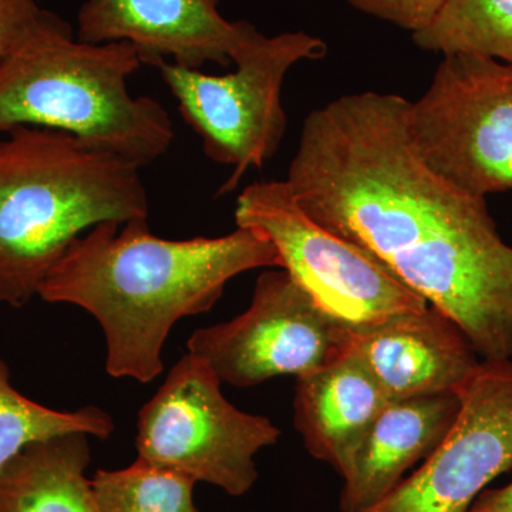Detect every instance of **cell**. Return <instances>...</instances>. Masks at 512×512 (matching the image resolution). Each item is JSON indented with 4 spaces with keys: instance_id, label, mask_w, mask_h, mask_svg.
Returning a JSON list of instances; mask_svg holds the SVG:
<instances>
[{
    "instance_id": "cell-14",
    "label": "cell",
    "mask_w": 512,
    "mask_h": 512,
    "mask_svg": "<svg viewBox=\"0 0 512 512\" xmlns=\"http://www.w3.org/2000/svg\"><path fill=\"white\" fill-rule=\"evenodd\" d=\"M389 402L363 360L348 349L322 369L296 377L293 424L311 456L343 477Z\"/></svg>"
},
{
    "instance_id": "cell-15",
    "label": "cell",
    "mask_w": 512,
    "mask_h": 512,
    "mask_svg": "<svg viewBox=\"0 0 512 512\" xmlns=\"http://www.w3.org/2000/svg\"><path fill=\"white\" fill-rule=\"evenodd\" d=\"M90 461L84 433L30 444L0 473V512H100L84 474Z\"/></svg>"
},
{
    "instance_id": "cell-10",
    "label": "cell",
    "mask_w": 512,
    "mask_h": 512,
    "mask_svg": "<svg viewBox=\"0 0 512 512\" xmlns=\"http://www.w3.org/2000/svg\"><path fill=\"white\" fill-rule=\"evenodd\" d=\"M460 413L423 466L363 512H470L512 468V362L483 360L460 390Z\"/></svg>"
},
{
    "instance_id": "cell-13",
    "label": "cell",
    "mask_w": 512,
    "mask_h": 512,
    "mask_svg": "<svg viewBox=\"0 0 512 512\" xmlns=\"http://www.w3.org/2000/svg\"><path fill=\"white\" fill-rule=\"evenodd\" d=\"M460 407L461 397L456 392L390 400L343 476L340 511L369 510L392 493L406 471L443 443Z\"/></svg>"
},
{
    "instance_id": "cell-12",
    "label": "cell",
    "mask_w": 512,
    "mask_h": 512,
    "mask_svg": "<svg viewBox=\"0 0 512 512\" xmlns=\"http://www.w3.org/2000/svg\"><path fill=\"white\" fill-rule=\"evenodd\" d=\"M348 349L363 360L389 400L458 393L481 363L463 329L430 305L375 325L350 326Z\"/></svg>"
},
{
    "instance_id": "cell-17",
    "label": "cell",
    "mask_w": 512,
    "mask_h": 512,
    "mask_svg": "<svg viewBox=\"0 0 512 512\" xmlns=\"http://www.w3.org/2000/svg\"><path fill=\"white\" fill-rule=\"evenodd\" d=\"M114 421L100 407L59 412L23 396L10 382V370L0 359V473L20 451L37 441L70 433L109 439Z\"/></svg>"
},
{
    "instance_id": "cell-2",
    "label": "cell",
    "mask_w": 512,
    "mask_h": 512,
    "mask_svg": "<svg viewBox=\"0 0 512 512\" xmlns=\"http://www.w3.org/2000/svg\"><path fill=\"white\" fill-rule=\"evenodd\" d=\"M258 268H279V256L254 229L171 241L151 234L148 220L106 221L74 239L39 296L99 322L111 377L150 383L175 323L211 311L232 278Z\"/></svg>"
},
{
    "instance_id": "cell-3",
    "label": "cell",
    "mask_w": 512,
    "mask_h": 512,
    "mask_svg": "<svg viewBox=\"0 0 512 512\" xmlns=\"http://www.w3.org/2000/svg\"><path fill=\"white\" fill-rule=\"evenodd\" d=\"M0 140V302L23 308L74 239L101 222L148 220L137 164L66 131L16 127Z\"/></svg>"
},
{
    "instance_id": "cell-16",
    "label": "cell",
    "mask_w": 512,
    "mask_h": 512,
    "mask_svg": "<svg viewBox=\"0 0 512 512\" xmlns=\"http://www.w3.org/2000/svg\"><path fill=\"white\" fill-rule=\"evenodd\" d=\"M412 36L427 52L512 64V0H446L429 25Z\"/></svg>"
},
{
    "instance_id": "cell-21",
    "label": "cell",
    "mask_w": 512,
    "mask_h": 512,
    "mask_svg": "<svg viewBox=\"0 0 512 512\" xmlns=\"http://www.w3.org/2000/svg\"><path fill=\"white\" fill-rule=\"evenodd\" d=\"M470 512H512V483L498 490L483 491Z\"/></svg>"
},
{
    "instance_id": "cell-20",
    "label": "cell",
    "mask_w": 512,
    "mask_h": 512,
    "mask_svg": "<svg viewBox=\"0 0 512 512\" xmlns=\"http://www.w3.org/2000/svg\"><path fill=\"white\" fill-rule=\"evenodd\" d=\"M43 12L36 0H0V60L28 36Z\"/></svg>"
},
{
    "instance_id": "cell-18",
    "label": "cell",
    "mask_w": 512,
    "mask_h": 512,
    "mask_svg": "<svg viewBox=\"0 0 512 512\" xmlns=\"http://www.w3.org/2000/svg\"><path fill=\"white\" fill-rule=\"evenodd\" d=\"M197 481L171 468L136 460L121 470H99L92 478L100 512H200Z\"/></svg>"
},
{
    "instance_id": "cell-7",
    "label": "cell",
    "mask_w": 512,
    "mask_h": 512,
    "mask_svg": "<svg viewBox=\"0 0 512 512\" xmlns=\"http://www.w3.org/2000/svg\"><path fill=\"white\" fill-rule=\"evenodd\" d=\"M237 227L254 229L279 256V268L349 326H369L429 306L375 255L312 220L286 181H258L238 195Z\"/></svg>"
},
{
    "instance_id": "cell-9",
    "label": "cell",
    "mask_w": 512,
    "mask_h": 512,
    "mask_svg": "<svg viewBox=\"0 0 512 512\" xmlns=\"http://www.w3.org/2000/svg\"><path fill=\"white\" fill-rule=\"evenodd\" d=\"M349 328L288 272L272 269L256 279L247 311L229 322L195 330L187 348L221 382L247 389L329 365L348 352Z\"/></svg>"
},
{
    "instance_id": "cell-19",
    "label": "cell",
    "mask_w": 512,
    "mask_h": 512,
    "mask_svg": "<svg viewBox=\"0 0 512 512\" xmlns=\"http://www.w3.org/2000/svg\"><path fill=\"white\" fill-rule=\"evenodd\" d=\"M359 12L393 23L410 33L420 32L446 0H345Z\"/></svg>"
},
{
    "instance_id": "cell-8",
    "label": "cell",
    "mask_w": 512,
    "mask_h": 512,
    "mask_svg": "<svg viewBox=\"0 0 512 512\" xmlns=\"http://www.w3.org/2000/svg\"><path fill=\"white\" fill-rule=\"evenodd\" d=\"M409 133L424 163L477 197L512 190V64L444 56L410 101Z\"/></svg>"
},
{
    "instance_id": "cell-11",
    "label": "cell",
    "mask_w": 512,
    "mask_h": 512,
    "mask_svg": "<svg viewBox=\"0 0 512 512\" xmlns=\"http://www.w3.org/2000/svg\"><path fill=\"white\" fill-rule=\"evenodd\" d=\"M218 6L220 0H84L76 37L128 43L153 67L163 60L190 69L229 66L261 32L245 20L229 22Z\"/></svg>"
},
{
    "instance_id": "cell-4",
    "label": "cell",
    "mask_w": 512,
    "mask_h": 512,
    "mask_svg": "<svg viewBox=\"0 0 512 512\" xmlns=\"http://www.w3.org/2000/svg\"><path fill=\"white\" fill-rule=\"evenodd\" d=\"M141 64L128 43L82 42L45 10L0 60V133L22 126L66 131L146 167L167 153L175 133L157 100L131 96L128 80Z\"/></svg>"
},
{
    "instance_id": "cell-6",
    "label": "cell",
    "mask_w": 512,
    "mask_h": 512,
    "mask_svg": "<svg viewBox=\"0 0 512 512\" xmlns=\"http://www.w3.org/2000/svg\"><path fill=\"white\" fill-rule=\"evenodd\" d=\"M221 383L200 357H181L138 412L137 460L241 497L258 480L256 453L274 446L281 430L229 403Z\"/></svg>"
},
{
    "instance_id": "cell-5",
    "label": "cell",
    "mask_w": 512,
    "mask_h": 512,
    "mask_svg": "<svg viewBox=\"0 0 512 512\" xmlns=\"http://www.w3.org/2000/svg\"><path fill=\"white\" fill-rule=\"evenodd\" d=\"M326 52L322 39L305 32L259 33L235 57L237 70L224 76L167 60L154 66L181 117L201 138L205 156L232 167L218 195L234 191L249 168H264L275 156L288 127L281 101L286 73Z\"/></svg>"
},
{
    "instance_id": "cell-1",
    "label": "cell",
    "mask_w": 512,
    "mask_h": 512,
    "mask_svg": "<svg viewBox=\"0 0 512 512\" xmlns=\"http://www.w3.org/2000/svg\"><path fill=\"white\" fill-rule=\"evenodd\" d=\"M409 109L397 94L329 101L306 117L285 181L312 220L446 313L483 360H511L512 247L484 197L424 163Z\"/></svg>"
}]
</instances>
